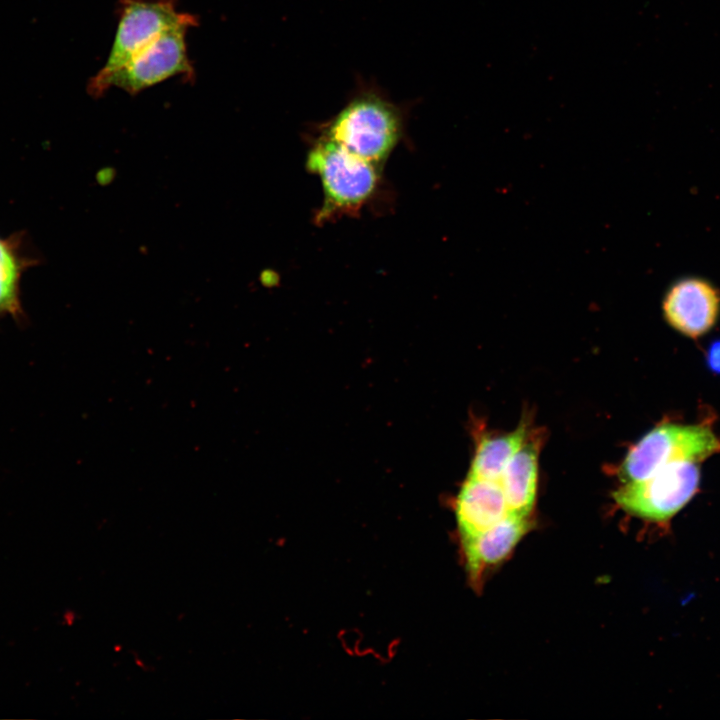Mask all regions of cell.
Wrapping results in <instances>:
<instances>
[{
    "label": "cell",
    "mask_w": 720,
    "mask_h": 720,
    "mask_svg": "<svg viewBox=\"0 0 720 720\" xmlns=\"http://www.w3.org/2000/svg\"><path fill=\"white\" fill-rule=\"evenodd\" d=\"M305 166L322 186L323 202L315 215L317 224L357 215L381 192L384 167L318 134L311 138Z\"/></svg>",
    "instance_id": "1"
},
{
    "label": "cell",
    "mask_w": 720,
    "mask_h": 720,
    "mask_svg": "<svg viewBox=\"0 0 720 720\" xmlns=\"http://www.w3.org/2000/svg\"><path fill=\"white\" fill-rule=\"evenodd\" d=\"M406 112L376 88L363 87L332 118L315 128L350 152L384 167L400 144Z\"/></svg>",
    "instance_id": "2"
},
{
    "label": "cell",
    "mask_w": 720,
    "mask_h": 720,
    "mask_svg": "<svg viewBox=\"0 0 720 720\" xmlns=\"http://www.w3.org/2000/svg\"><path fill=\"white\" fill-rule=\"evenodd\" d=\"M720 452V439L707 426L661 424L642 437L620 466L624 483L643 480L676 462L699 463Z\"/></svg>",
    "instance_id": "3"
},
{
    "label": "cell",
    "mask_w": 720,
    "mask_h": 720,
    "mask_svg": "<svg viewBox=\"0 0 720 720\" xmlns=\"http://www.w3.org/2000/svg\"><path fill=\"white\" fill-rule=\"evenodd\" d=\"M190 26L177 25L156 36L89 94L98 98L113 86L135 95L175 75L192 79L194 70L185 42L186 31Z\"/></svg>",
    "instance_id": "4"
},
{
    "label": "cell",
    "mask_w": 720,
    "mask_h": 720,
    "mask_svg": "<svg viewBox=\"0 0 720 720\" xmlns=\"http://www.w3.org/2000/svg\"><path fill=\"white\" fill-rule=\"evenodd\" d=\"M697 464L676 462L664 466L643 480L624 483L613 498L625 512L645 520L665 522L696 493L700 481Z\"/></svg>",
    "instance_id": "5"
},
{
    "label": "cell",
    "mask_w": 720,
    "mask_h": 720,
    "mask_svg": "<svg viewBox=\"0 0 720 720\" xmlns=\"http://www.w3.org/2000/svg\"><path fill=\"white\" fill-rule=\"evenodd\" d=\"M119 22L105 66L88 81V93L113 71L167 29L197 25L193 15L179 13L173 0H120Z\"/></svg>",
    "instance_id": "6"
},
{
    "label": "cell",
    "mask_w": 720,
    "mask_h": 720,
    "mask_svg": "<svg viewBox=\"0 0 720 720\" xmlns=\"http://www.w3.org/2000/svg\"><path fill=\"white\" fill-rule=\"evenodd\" d=\"M719 311V291L710 282L696 277L675 282L663 301L666 321L689 338H699L709 332Z\"/></svg>",
    "instance_id": "7"
},
{
    "label": "cell",
    "mask_w": 720,
    "mask_h": 720,
    "mask_svg": "<svg viewBox=\"0 0 720 720\" xmlns=\"http://www.w3.org/2000/svg\"><path fill=\"white\" fill-rule=\"evenodd\" d=\"M530 527L528 517L508 513L487 530L462 538L466 568L475 585L488 569L508 557Z\"/></svg>",
    "instance_id": "8"
},
{
    "label": "cell",
    "mask_w": 720,
    "mask_h": 720,
    "mask_svg": "<svg viewBox=\"0 0 720 720\" xmlns=\"http://www.w3.org/2000/svg\"><path fill=\"white\" fill-rule=\"evenodd\" d=\"M455 512L463 538L492 527L509 509L499 481L468 476L458 493Z\"/></svg>",
    "instance_id": "9"
},
{
    "label": "cell",
    "mask_w": 720,
    "mask_h": 720,
    "mask_svg": "<svg viewBox=\"0 0 720 720\" xmlns=\"http://www.w3.org/2000/svg\"><path fill=\"white\" fill-rule=\"evenodd\" d=\"M538 440L525 441L506 465L499 480L509 513L528 517L533 509L538 476Z\"/></svg>",
    "instance_id": "10"
},
{
    "label": "cell",
    "mask_w": 720,
    "mask_h": 720,
    "mask_svg": "<svg viewBox=\"0 0 720 720\" xmlns=\"http://www.w3.org/2000/svg\"><path fill=\"white\" fill-rule=\"evenodd\" d=\"M33 264L23 251L22 233L0 237V317L23 318L20 280L24 270Z\"/></svg>",
    "instance_id": "11"
},
{
    "label": "cell",
    "mask_w": 720,
    "mask_h": 720,
    "mask_svg": "<svg viewBox=\"0 0 720 720\" xmlns=\"http://www.w3.org/2000/svg\"><path fill=\"white\" fill-rule=\"evenodd\" d=\"M526 436V424L522 423L512 432L482 438L468 476L499 481L506 465L526 441Z\"/></svg>",
    "instance_id": "12"
},
{
    "label": "cell",
    "mask_w": 720,
    "mask_h": 720,
    "mask_svg": "<svg viewBox=\"0 0 720 720\" xmlns=\"http://www.w3.org/2000/svg\"><path fill=\"white\" fill-rule=\"evenodd\" d=\"M707 363L709 368L720 374V341L714 342L707 353Z\"/></svg>",
    "instance_id": "13"
},
{
    "label": "cell",
    "mask_w": 720,
    "mask_h": 720,
    "mask_svg": "<svg viewBox=\"0 0 720 720\" xmlns=\"http://www.w3.org/2000/svg\"><path fill=\"white\" fill-rule=\"evenodd\" d=\"M116 176V170L113 167H105L100 169L96 174V180L99 185L105 186L111 183Z\"/></svg>",
    "instance_id": "14"
}]
</instances>
